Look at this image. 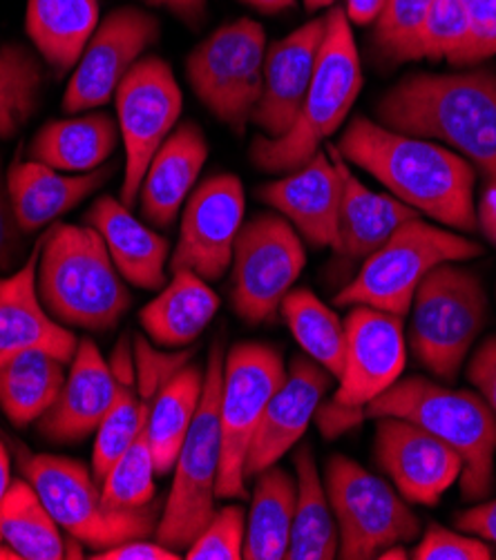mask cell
Segmentation results:
<instances>
[{
  "mask_svg": "<svg viewBox=\"0 0 496 560\" xmlns=\"http://www.w3.org/2000/svg\"><path fill=\"white\" fill-rule=\"evenodd\" d=\"M336 145L349 163L416 212L463 233L478 229L476 171L457 152L429 139L394 132L367 117H354Z\"/></svg>",
  "mask_w": 496,
  "mask_h": 560,
  "instance_id": "1",
  "label": "cell"
},
{
  "mask_svg": "<svg viewBox=\"0 0 496 560\" xmlns=\"http://www.w3.org/2000/svg\"><path fill=\"white\" fill-rule=\"evenodd\" d=\"M378 119L401 135L446 141L496 179V72L405 77L380 98Z\"/></svg>",
  "mask_w": 496,
  "mask_h": 560,
  "instance_id": "2",
  "label": "cell"
},
{
  "mask_svg": "<svg viewBox=\"0 0 496 560\" xmlns=\"http://www.w3.org/2000/svg\"><path fill=\"white\" fill-rule=\"evenodd\" d=\"M36 287L47 313L68 328L105 332L132 304L103 237L88 223H51L41 237Z\"/></svg>",
  "mask_w": 496,
  "mask_h": 560,
  "instance_id": "3",
  "label": "cell"
},
{
  "mask_svg": "<svg viewBox=\"0 0 496 560\" xmlns=\"http://www.w3.org/2000/svg\"><path fill=\"white\" fill-rule=\"evenodd\" d=\"M362 90V66L343 8L326 14V34L318 54L311 85L291 130L278 139L255 137L251 161L264 173H291L304 165L322 143L343 128Z\"/></svg>",
  "mask_w": 496,
  "mask_h": 560,
  "instance_id": "4",
  "label": "cell"
},
{
  "mask_svg": "<svg viewBox=\"0 0 496 560\" xmlns=\"http://www.w3.org/2000/svg\"><path fill=\"white\" fill-rule=\"evenodd\" d=\"M403 418L450 444L463 460L461 493L470 502L494 489L496 416L472 390H454L420 375L403 377L365 407V420Z\"/></svg>",
  "mask_w": 496,
  "mask_h": 560,
  "instance_id": "5",
  "label": "cell"
},
{
  "mask_svg": "<svg viewBox=\"0 0 496 560\" xmlns=\"http://www.w3.org/2000/svg\"><path fill=\"white\" fill-rule=\"evenodd\" d=\"M16 460L54 521L83 547L103 551L135 538L154 536L163 510L161 502L152 500L141 510L109 512L103 508L101 487L92 469L81 460L54 454H30L21 444Z\"/></svg>",
  "mask_w": 496,
  "mask_h": 560,
  "instance_id": "6",
  "label": "cell"
},
{
  "mask_svg": "<svg viewBox=\"0 0 496 560\" xmlns=\"http://www.w3.org/2000/svg\"><path fill=\"white\" fill-rule=\"evenodd\" d=\"M224 349L210 347L204 369V390L195 420L175 463V480L163 502L154 538L175 551H186L215 514L222 431H219V396H222Z\"/></svg>",
  "mask_w": 496,
  "mask_h": 560,
  "instance_id": "7",
  "label": "cell"
},
{
  "mask_svg": "<svg viewBox=\"0 0 496 560\" xmlns=\"http://www.w3.org/2000/svg\"><path fill=\"white\" fill-rule=\"evenodd\" d=\"M410 313L414 358L434 377L454 382L487 317L481 277L459 261L436 266L418 284Z\"/></svg>",
  "mask_w": 496,
  "mask_h": 560,
  "instance_id": "8",
  "label": "cell"
},
{
  "mask_svg": "<svg viewBox=\"0 0 496 560\" xmlns=\"http://www.w3.org/2000/svg\"><path fill=\"white\" fill-rule=\"evenodd\" d=\"M481 253L483 248L470 237L414 217L362 261L358 275L334 295V304L371 306L405 317L429 270L448 261L474 259Z\"/></svg>",
  "mask_w": 496,
  "mask_h": 560,
  "instance_id": "9",
  "label": "cell"
},
{
  "mask_svg": "<svg viewBox=\"0 0 496 560\" xmlns=\"http://www.w3.org/2000/svg\"><path fill=\"white\" fill-rule=\"evenodd\" d=\"M287 375L278 349L262 342H240L224 355L222 396H219V431H222V460H219L217 498H246L244 463L255 431L275 390Z\"/></svg>",
  "mask_w": 496,
  "mask_h": 560,
  "instance_id": "10",
  "label": "cell"
},
{
  "mask_svg": "<svg viewBox=\"0 0 496 560\" xmlns=\"http://www.w3.org/2000/svg\"><path fill=\"white\" fill-rule=\"evenodd\" d=\"M324 487L338 525V558H378L382 549L418 538L420 521L407 500L356 460L331 456Z\"/></svg>",
  "mask_w": 496,
  "mask_h": 560,
  "instance_id": "11",
  "label": "cell"
},
{
  "mask_svg": "<svg viewBox=\"0 0 496 560\" xmlns=\"http://www.w3.org/2000/svg\"><path fill=\"white\" fill-rule=\"evenodd\" d=\"M266 34L259 23L240 19L199 43L186 61L197 98L235 135H244L262 94Z\"/></svg>",
  "mask_w": 496,
  "mask_h": 560,
  "instance_id": "12",
  "label": "cell"
},
{
  "mask_svg": "<svg viewBox=\"0 0 496 560\" xmlns=\"http://www.w3.org/2000/svg\"><path fill=\"white\" fill-rule=\"evenodd\" d=\"M304 264L302 240L280 212L244 221L231 261V304L238 317L249 324L275 322Z\"/></svg>",
  "mask_w": 496,
  "mask_h": 560,
  "instance_id": "13",
  "label": "cell"
},
{
  "mask_svg": "<svg viewBox=\"0 0 496 560\" xmlns=\"http://www.w3.org/2000/svg\"><path fill=\"white\" fill-rule=\"evenodd\" d=\"M115 103L126 148L122 201L132 208L154 152L177 128L184 98L171 66L159 56H146L124 77Z\"/></svg>",
  "mask_w": 496,
  "mask_h": 560,
  "instance_id": "14",
  "label": "cell"
},
{
  "mask_svg": "<svg viewBox=\"0 0 496 560\" xmlns=\"http://www.w3.org/2000/svg\"><path fill=\"white\" fill-rule=\"evenodd\" d=\"M244 188L235 175H215L184 203L180 242L169 259L171 272L191 270L206 282L222 279L244 226Z\"/></svg>",
  "mask_w": 496,
  "mask_h": 560,
  "instance_id": "15",
  "label": "cell"
},
{
  "mask_svg": "<svg viewBox=\"0 0 496 560\" xmlns=\"http://www.w3.org/2000/svg\"><path fill=\"white\" fill-rule=\"evenodd\" d=\"M159 21L137 8H122L105 16L85 45L64 94L68 115L113 101L130 68L159 40Z\"/></svg>",
  "mask_w": 496,
  "mask_h": 560,
  "instance_id": "16",
  "label": "cell"
},
{
  "mask_svg": "<svg viewBox=\"0 0 496 560\" xmlns=\"http://www.w3.org/2000/svg\"><path fill=\"white\" fill-rule=\"evenodd\" d=\"M373 458L407 502L427 508H434L463 471V460L450 444L403 418H378Z\"/></svg>",
  "mask_w": 496,
  "mask_h": 560,
  "instance_id": "17",
  "label": "cell"
},
{
  "mask_svg": "<svg viewBox=\"0 0 496 560\" xmlns=\"http://www.w3.org/2000/svg\"><path fill=\"white\" fill-rule=\"evenodd\" d=\"M405 317L371 306H351L345 319L347 349L336 402L365 409L396 384L407 364Z\"/></svg>",
  "mask_w": 496,
  "mask_h": 560,
  "instance_id": "18",
  "label": "cell"
},
{
  "mask_svg": "<svg viewBox=\"0 0 496 560\" xmlns=\"http://www.w3.org/2000/svg\"><path fill=\"white\" fill-rule=\"evenodd\" d=\"M331 377L334 375L311 358L298 355L291 360V366L273 394L251 442L244 463L246 482L264 469L278 465L280 458L302 440L326 396Z\"/></svg>",
  "mask_w": 496,
  "mask_h": 560,
  "instance_id": "19",
  "label": "cell"
},
{
  "mask_svg": "<svg viewBox=\"0 0 496 560\" xmlns=\"http://www.w3.org/2000/svg\"><path fill=\"white\" fill-rule=\"evenodd\" d=\"M324 34L326 16H320L266 49L262 94L251 117L264 137L278 139L296 124L313 79Z\"/></svg>",
  "mask_w": 496,
  "mask_h": 560,
  "instance_id": "20",
  "label": "cell"
},
{
  "mask_svg": "<svg viewBox=\"0 0 496 560\" xmlns=\"http://www.w3.org/2000/svg\"><path fill=\"white\" fill-rule=\"evenodd\" d=\"M122 388L109 360L92 340H81L70 362L64 388L54 405L36 420V431L51 444H79L96 433Z\"/></svg>",
  "mask_w": 496,
  "mask_h": 560,
  "instance_id": "21",
  "label": "cell"
},
{
  "mask_svg": "<svg viewBox=\"0 0 496 560\" xmlns=\"http://www.w3.org/2000/svg\"><path fill=\"white\" fill-rule=\"evenodd\" d=\"M38 255L41 240L21 268L0 277V364L23 351H45L70 364L79 349L72 328L54 319L41 302Z\"/></svg>",
  "mask_w": 496,
  "mask_h": 560,
  "instance_id": "22",
  "label": "cell"
},
{
  "mask_svg": "<svg viewBox=\"0 0 496 560\" xmlns=\"http://www.w3.org/2000/svg\"><path fill=\"white\" fill-rule=\"evenodd\" d=\"M257 197L289 219L313 248H336L343 182L326 150L315 152L282 179L262 186Z\"/></svg>",
  "mask_w": 496,
  "mask_h": 560,
  "instance_id": "23",
  "label": "cell"
},
{
  "mask_svg": "<svg viewBox=\"0 0 496 560\" xmlns=\"http://www.w3.org/2000/svg\"><path fill=\"white\" fill-rule=\"evenodd\" d=\"M331 161L343 182L341 212H338V244L334 248L336 261L354 266L365 261L373 250L388 242L403 223L420 217L414 208L394 195H378L369 190L354 173L349 161L341 154L338 145L326 148Z\"/></svg>",
  "mask_w": 496,
  "mask_h": 560,
  "instance_id": "24",
  "label": "cell"
},
{
  "mask_svg": "<svg viewBox=\"0 0 496 560\" xmlns=\"http://www.w3.org/2000/svg\"><path fill=\"white\" fill-rule=\"evenodd\" d=\"M85 223L105 242L119 275L135 289L161 291L165 279V261L171 259V244L163 235L148 229L124 201L101 197L85 212Z\"/></svg>",
  "mask_w": 496,
  "mask_h": 560,
  "instance_id": "25",
  "label": "cell"
},
{
  "mask_svg": "<svg viewBox=\"0 0 496 560\" xmlns=\"http://www.w3.org/2000/svg\"><path fill=\"white\" fill-rule=\"evenodd\" d=\"M117 165L105 163L99 171L83 175H68L38 161H19L8 171V188L12 206L21 229L27 235L38 233L41 229L70 212L92 192H96L109 177L115 175Z\"/></svg>",
  "mask_w": 496,
  "mask_h": 560,
  "instance_id": "26",
  "label": "cell"
},
{
  "mask_svg": "<svg viewBox=\"0 0 496 560\" xmlns=\"http://www.w3.org/2000/svg\"><path fill=\"white\" fill-rule=\"evenodd\" d=\"M208 159V143L193 121L177 126L154 152L143 184L141 212L154 229H169L195 190Z\"/></svg>",
  "mask_w": 496,
  "mask_h": 560,
  "instance_id": "27",
  "label": "cell"
},
{
  "mask_svg": "<svg viewBox=\"0 0 496 560\" xmlns=\"http://www.w3.org/2000/svg\"><path fill=\"white\" fill-rule=\"evenodd\" d=\"M219 304V295L204 277L191 270H175L171 284H165L141 308L139 322L157 347L186 349L199 340L217 315Z\"/></svg>",
  "mask_w": 496,
  "mask_h": 560,
  "instance_id": "28",
  "label": "cell"
},
{
  "mask_svg": "<svg viewBox=\"0 0 496 560\" xmlns=\"http://www.w3.org/2000/svg\"><path fill=\"white\" fill-rule=\"evenodd\" d=\"M119 126L103 112L49 121L32 139L30 156L54 171L83 175L99 171L115 152Z\"/></svg>",
  "mask_w": 496,
  "mask_h": 560,
  "instance_id": "29",
  "label": "cell"
},
{
  "mask_svg": "<svg viewBox=\"0 0 496 560\" xmlns=\"http://www.w3.org/2000/svg\"><path fill=\"white\" fill-rule=\"evenodd\" d=\"M99 23V0H27V36L59 74L77 68Z\"/></svg>",
  "mask_w": 496,
  "mask_h": 560,
  "instance_id": "30",
  "label": "cell"
},
{
  "mask_svg": "<svg viewBox=\"0 0 496 560\" xmlns=\"http://www.w3.org/2000/svg\"><path fill=\"white\" fill-rule=\"evenodd\" d=\"M201 390L204 369L199 364H184L154 394L146 431L159 476L175 469L182 444L199 409Z\"/></svg>",
  "mask_w": 496,
  "mask_h": 560,
  "instance_id": "31",
  "label": "cell"
},
{
  "mask_svg": "<svg viewBox=\"0 0 496 560\" xmlns=\"http://www.w3.org/2000/svg\"><path fill=\"white\" fill-rule=\"evenodd\" d=\"M255 489L246 523L244 553L246 560H287L298 482L289 471L273 465L255 476Z\"/></svg>",
  "mask_w": 496,
  "mask_h": 560,
  "instance_id": "32",
  "label": "cell"
},
{
  "mask_svg": "<svg viewBox=\"0 0 496 560\" xmlns=\"http://www.w3.org/2000/svg\"><path fill=\"white\" fill-rule=\"evenodd\" d=\"M298 498L287 560H331L338 558L341 536L334 521L326 487L309 444H302L293 454Z\"/></svg>",
  "mask_w": 496,
  "mask_h": 560,
  "instance_id": "33",
  "label": "cell"
},
{
  "mask_svg": "<svg viewBox=\"0 0 496 560\" xmlns=\"http://www.w3.org/2000/svg\"><path fill=\"white\" fill-rule=\"evenodd\" d=\"M68 364L45 351H23L0 364V409L25 429L59 398Z\"/></svg>",
  "mask_w": 496,
  "mask_h": 560,
  "instance_id": "34",
  "label": "cell"
},
{
  "mask_svg": "<svg viewBox=\"0 0 496 560\" xmlns=\"http://www.w3.org/2000/svg\"><path fill=\"white\" fill-rule=\"evenodd\" d=\"M64 529L54 521L45 502L27 478L12 480L0 508V538L21 560L66 558Z\"/></svg>",
  "mask_w": 496,
  "mask_h": 560,
  "instance_id": "35",
  "label": "cell"
},
{
  "mask_svg": "<svg viewBox=\"0 0 496 560\" xmlns=\"http://www.w3.org/2000/svg\"><path fill=\"white\" fill-rule=\"evenodd\" d=\"M280 313L300 349L331 375L341 377L347 349L345 322L309 289H291Z\"/></svg>",
  "mask_w": 496,
  "mask_h": 560,
  "instance_id": "36",
  "label": "cell"
},
{
  "mask_svg": "<svg viewBox=\"0 0 496 560\" xmlns=\"http://www.w3.org/2000/svg\"><path fill=\"white\" fill-rule=\"evenodd\" d=\"M43 94V66L16 43L0 47V139L16 137L36 115Z\"/></svg>",
  "mask_w": 496,
  "mask_h": 560,
  "instance_id": "37",
  "label": "cell"
},
{
  "mask_svg": "<svg viewBox=\"0 0 496 560\" xmlns=\"http://www.w3.org/2000/svg\"><path fill=\"white\" fill-rule=\"evenodd\" d=\"M152 398H139L132 384L122 382L119 396L107 411L103 422L99 424L94 433V450H92V476L99 485H103L107 471L115 467V463L128 452V446L135 442V438L143 431L148 422Z\"/></svg>",
  "mask_w": 496,
  "mask_h": 560,
  "instance_id": "38",
  "label": "cell"
},
{
  "mask_svg": "<svg viewBox=\"0 0 496 560\" xmlns=\"http://www.w3.org/2000/svg\"><path fill=\"white\" fill-rule=\"evenodd\" d=\"M154 460L148 431L135 438L128 446V452L115 463V467L107 471L101 485V500L103 508L109 512H126V510H141L154 500Z\"/></svg>",
  "mask_w": 496,
  "mask_h": 560,
  "instance_id": "39",
  "label": "cell"
},
{
  "mask_svg": "<svg viewBox=\"0 0 496 560\" xmlns=\"http://www.w3.org/2000/svg\"><path fill=\"white\" fill-rule=\"evenodd\" d=\"M429 0H384L373 23V43L390 63L416 61V40L427 16Z\"/></svg>",
  "mask_w": 496,
  "mask_h": 560,
  "instance_id": "40",
  "label": "cell"
},
{
  "mask_svg": "<svg viewBox=\"0 0 496 560\" xmlns=\"http://www.w3.org/2000/svg\"><path fill=\"white\" fill-rule=\"evenodd\" d=\"M470 38V14L463 0H429L416 40V61H452Z\"/></svg>",
  "mask_w": 496,
  "mask_h": 560,
  "instance_id": "41",
  "label": "cell"
},
{
  "mask_svg": "<svg viewBox=\"0 0 496 560\" xmlns=\"http://www.w3.org/2000/svg\"><path fill=\"white\" fill-rule=\"evenodd\" d=\"M246 514L238 505H227L212 514L197 538L188 545V560H240L244 553Z\"/></svg>",
  "mask_w": 496,
  "mask_h": 560,
  "instance_id": "42",
  "label": "cell"
},
{
  "mask_svg": "<svg viewBox=\"0 0 496 560\" xmlns=\"http://www.w3.org/2000/svg\"><path fill=\"white\" fill-rule=\"evenodd\" d=\"M414 560H492L494 549L478 536L431 525L410 551Z\"/></svg>",
  "mask_w": 496,
  "mask_h": 560,
  "instance_id": "43",
  "label": "cell"
},
{
  "mask_svg": "<svg viewBox=\"0 0 496 560\" xmlns=\"http://www.w3.org/2000/svg\"><path fill=\"white\" fill-rule=\"evenodd\" d=\"M470 14V38L450 61L452 66H474L496 56V0H463Z\"/></svg>",
  "mask_w": 496,
  "mask_h": 560,
  "instance_id": "44",
  "label": "cell"
},
{
  "mask_svg": "<svg viewBox=\"0 0 496 560\" xmlns=\"http://www.w3.org/2000/svg\"><path fill=\"white\" fill-rule=\"evenodd\" d=\"M27 244V233L16 219L8 175H3V161H0V277L14 272Z\"/></svg>",
  "mask_w": 496,
  "mask_h": 560,
  "instance_id": "45",
  "label": "cell"
},
{
  "mask_svg": "<svg viewBox=\"0 0 496 560\" xmlns=\"http://www.w3.org/2000/svg\"><path fill=\"white\" fill-rule=\"evenodd\" d=\"M468 377L496 416V335H492L474 351L468 366Z\"/></svg>",
  "mask_w": 496,
  "mask_h": 560,
  "instance_id": "46",
  "label": "cell"
},
{
  "mask_svg": "<svg viewBox=\"0 0 496 560\" xmlns=\"http://www.w3.org/2000/svg\"><path fill=\"white\" fill-rule=\"evenodd\" d=\"M96 560H180L184 558L182 551H175L171 547L157 542H150L146 538H135L122 545H115L109 549L96 551V556H92Z\"/></svg>",
  "mask_w": 496,
  "mask_h": 560,
  "instance_id": "47",
  "label": "cell"
},
{
  "mask_svg": "<svg viewBox=\"0 0 496 560\" xmlns=\"http://www.w3.org/2000/svg\"><path fill=\"white\" fill-rule=\"evenodd\" d=\"M313 420L326 440H334L347 433L349 429L360 427L365 420V409L345 407V405H338L336 400H331L318 407Z\"/></svg>",
  "mask_w": 496,
  "mask_h": 560,
  "instance_id": "48",
  "label": "cell"
},
{
  "mask_svg": "<svg viewBox=\"0 0 496 560\" xmlns=\"http://www.w3.org/2000/svg\"><path fill=\"white\" fill-rule=\"evenodd\" d=\"M457 527L496 545V498L457 514Z\"/></svg>",
  "mask_w": 496,
  "mask_h": 560,
  "instance_id": "49",
  "label": "cell"
},
{
  "mask_svg": "<svg viewBox=\"0 0 496 560\" xmlns=\"http://www.w3.org/2000/svg\"><path fill=\"white\" fill-rule=\"evenodd\" d=\"M143 3H148L152 8L169 10L171 14L182 19L188 27L197 30V27H201V23L206 19L208 0H143Z\"/></svg>",
  "mask_w": 496,
  "mask_h": 560,
  "instance_id": "50",
  "label": "cell"
},
{
  "mask_svg": "<svg viewBox=\"0 0 496 560\" xmlns=\"http://www.w3.org/2000/svg\"><path fill=\"white\" fill-rule=\"evenodd\" d=\"M476 219H478V229L483 231V235L492 244H496V179H489V184L485 186L481 206L476 210Z\"/></svg>",
  "mask_w": 496,
  "mask_h": 560,
  "instance_id": "51",
  "label": "cell"
},
{
  "mask_svg": "<svg viewBox=\"0 0 496 560\" xmlns=\"http://www.w3.org/2000/svg\"><path fill=\"white\" fill-rule=\"evenodd\" d=\"M384 8V0H347L345 14L351 25H369L376 23Z\"/></svg>",
  "mask_w": 496,
  "mask_h": 560,
  "instance_id": "52",
  "label": "cell"
},
{
  "mask_svg": "<svg viewBox=\"0 0 496 560\" xmlns=\"http://www.w3.org/2000/svg\"><path fill=\"white\" fill-rule=\"evenodd\" d=\"M10 467H12V460H10V452H8V444L0 440V508H3V500H5V493L12 485V476H10ZM0 542H3V538H0Z\"/></svg>",
  "mask_w": 496,
  "mask_h": 560,
  "instance_id": "53",
  "label": "cell"
},
{
  "mask_svg": "<svg viewBox=\"0 0 496 560\" xmlns=\"http://www.w3.org/2000/svg\"><path fill=\"white\" fill-rule=\"evenodd\" d=\"M249 8L262 12V14H278L296 5V0H242Z\"/></svg>",
  "mask_w": 496,
  "mask_h": 560,
  "instance_id": "54",
  "label": "cell"
},
{
  "mask_svg": "<svg viewBox=\"0 0 496 560\" xmlns=\"http://www.w3.org/2000/svg\"><path fill=\"white\" fill-rule=\"evenodd\" d=\"M378 558L380 560H407L410 558V551L403 547V542L401 545H392V547H388V549H382L380 553H378Z\"/></svg>",
  "mask_w": 496,
  "mask_h": 560,
  "instance_id": "55",
  "label": "cell"
},
{
  "mask_svg": "<svg viewBox=\"0 0 496 560\" xmlns=\"http://www.w3.org/2000/svg\"><path fill=\"white\" fill-rule=\"evenodd\" d=\"M334 3H336V0H304V5H307L309 12H318L322 8H331Z\"/></svg>",
  "mask_w": 496,
  "mask_h": 560,
  "instance_id": "56",
  "label": "cell"
},
{
  "mask_svg": "<svg viewBox=\"0 0 496 560\" xmlns=\"http://www.w3.org/2000/svg\"><path fill=\"white\" fill-rule=\"evenodd\" d=\"M0 560H21V556L10 545H0Z\"/></svg>",
  "mask_w": 496,
  "mask_h": 560,
  "instance_id": "57",
  "label": "cell"
}]
</instances>
